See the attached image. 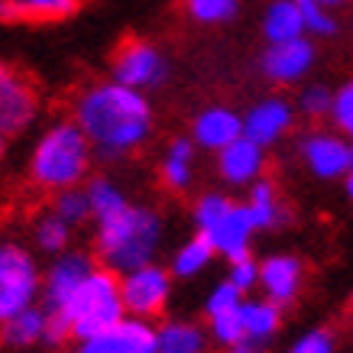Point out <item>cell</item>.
Instances as JSON below:
<instances>
[{
    "instance_id": "obj_40",
    "label": "cell",
    "mask_w": 353,
    "mask_h": 353,
    "mask_svg": "<svg viewBox=\"0 0 353 353\" xmlns=\"http://www.w3.org/2000/svg\"><path fill=\"white\" fill-rule=\"evenodd\" d=\"M343 194H347V198L353 201V172L347 175V179H343Z\"/></svg>"
},
{
    "instance_id": "obj_32",
    "label": "cell",
    "mask_w": 353,
    "mask_h": 353,
    "mask_svg": "<svg viewBox=\"0 0 353 353\" xmlns=\"http://www.w3.org/2000/svg\"><path fill=\"white\" fill-rule=\"evenodd\" d=\"M246 295L240 289H236L230 279H224V282H217L214 289L208 292V299H204V318L211 321V318H217V314H227V311H236L243 308Z\"/></svg>"
},
{
    "instance_id": "obj_22",
    "label": "cell",
    "mask_w": 353,
    "mask_h": 353,
    "mask_svg": "<svg viewBox=\"0 0 353 353\" xmlns=\"http://www.w3.org/2000/svg\"><path fill=\"white\" fill-rule=\"evenodd\" d=\"M240 314H243L246 341L266 347V343L279 334V327H282V314H285V308H279L276 301H269V299H246L243 308H240Z\"/></svg>"
},
{
    "instance_id": "obj_43",
    "label": "cell",
    "mask_w": 353,
    "mask_h": 353,
    "mask_svg": "<svg viewBox=\"0 0 353 353\" xmlns=\"http://www.w3.org/2000/svg\"><path fill=\"white\" fill-rule=\"evenodd\" d=\"M347 139H350V143H353V127H350V130H347Z\"/></svg>"
},
{
    "instance_id": "obj_29",
    "label": "cell",
    "mask_w": 353,
    "mask_h": 353,
    "mask_svg": "<svg viewBox=\"0 0 353 353\" xmlns=\"http://www.w3.org/2000/svg\"><path fill=\"white\" fill-rule=\"evenodd\" d=\"M230 208H234V198H227V194H221V192H204L192 208L194 234H208Z\"/></svg>"
},
{
    "instance_id": "obj_38",
    "label": "cell",
    "mask_w": 353,
    "mask_h": 353,
    "mask_svg": "<svg viewBox=\"0 0 353 353\" xmlns=\"http://www.w3.org/2000/svg\"><path fill=\"white\" fill-rule=\"evenodd\" d=\"M72 341V324H68V318H65L62 311H49V327H46V347H52V350H59V347H65V343Z\"/></svg>"
},
{
    "instance_id": "obj_15",
    "label": "cell",
    "mask_w": 353,
    "mask_h": 353,
    "mask_svg": "<svg viewBox=\"0 0 353 353\" xmlns=\"http://www.w3.org/2000/svg\"><path fill=\"white\" fill-rule=\"evenodd\" d=\"M75 353H156V327L152 321L123 318L117 327L78 343Z\"/></svg>"
},
{
    "instance_id": "obj_30",
    "label": "cell",
    "mask_w": 353,
    "mask_h": 353,
    "mask_svg": "<svg viewBox=\"0 0 353 353\" xmlns=\"http://www.w3.org/2000/svg\"><path fill=\"white\" fill-rule=\"evenodd\" d=\"M185 10L201 26H221L230 23L240 10V0H185Z\"/></svg>"
},
{
    "instance_id": "obj_27",
    "label": "cell",
    "mask_w": 353,
    "mask_h": 353,
    "mask_svg": "<svg viewBox=\"0 0 353 353\" xmlns=\"http://www.w3.org/2000/svg\"><path fill=\"white\" fill-rule=\"evenodd\" d=\"M20 23H52V20H68L81 10L85 0H13Z\"/></svg>"
},
{
    "instance_id": "obj_12",
    "label": "cell",
    "mask_w": 353,
    "mask_h": 353,
    "mask_svg": "<svg viewBox=\"0 0 353 353\" xmlns=\"http://www.w3.org/2000/svg\"><path fill=\"white\" fill-rule=\"evenodd\" d=\"M295 114L299 108L285 94H269L243 114V137L269 150L282 137H289V130L295 127Z\"/></svg>"
},
{
    "instance_id": "obj_1",
    "label": "cell",
    "mask_w": 353,
    "mask_h": 353,
    "mask_svg": "<svg viewBox=\"0 0 353 353\" xmlns=\"http://www.w3.org/2000/svg\"><path fill=\"white\" fill-rule=\"evenodd\" d=\"M72 120L94 146V159L120 162L146 146L156 127L150 97L117 81L88 85L72 104Z\"/></svg>"
},
{
    "instance_id": "obj_39",
    "label": "cell",
    "mask_w": 353,
    "mask_h": 353,
    "mask_svg": "<svg viewBox=\"0 0 353 353\" xmlns=\"http://www.w3.org/2000/svg\"><path fill=\"white\" fill-rule=\"evenodd\" d=\"M227 353H266V347H259V343L243 341V343H236V347H230Z\"/></svg>"
},
{
    "instance_id": "obj_7",
    "label": "cell",
    "mask_w": 353,
    "mask_h": 353,
    "mask_svg": "<svg viewBox=\"0 0 353 353\" xmlns=\"http://www.w3.org/2000/svg\"><path fill=\"white\" fill-rule=\"evenodd\" d=\"M120 295L127 305L130 318L139 321H152L159 318L172 295V272L159 263H150L143 269H133L127 276H120Z\"/></svg>"
},
{
    "instance_id": "obj_35",
    "label": "cell",
    "mask_w": 353,
    "mask_h": 353,
    "mask_svg": "<svg viewBox=\"0 0 353 353\" xmlns=\"http://www.w3.org/2000/svg\"><path fill=\"white\" fill-rule=\"evenodd\" d=\"M285 353H337V341L327 327H311L301 337H295Z\"/></svg>"
},
{
    "instance_id": "obj_18",
    "label": "cell",
    "mask_w": 353,
    "mask_h": 353,
    "mask_svg": "<svg viewBox=\"0 0 353 353\" xmlns=\"http://www.w3.org/2000/svg\"><path fill=\"white\" fill-rule=\"evenodd\" d=\"M194 156H198V146H194L192 137H175L165 146V156L159 162V179L169 192H188L192 188Z\"/></svg>"
},
{
    "instance_id": "obj_34",
    "label": "cell",
    "mask_w": 353,
    "mask_h": 353,
    "mask_svg": "<svg viewBox=\"0 0 353 353\" xmlns=\"http://www.w3.org/2000/svg\"><path fill=\"white\" fill-rule=\"evenodd\" d=\"M295 3H299L308 36H334V32H337V17H334V10L321 7L318 0H295Z\"/></svg>"
},
{
    "instance_id": "obj_8",
    "label": "cell",
    "mask_w": 353,
    "mask_h": 353,
    "mask_svg": "<svg viewBox=\"0 0 353 353\" xmlns=\"http://www.w3.org/2000/svg\"><path fill=\"white\" fill-rule=\"evenodd\" d=\"M39 114V91L17 65L0 62V133L17 137Z\"/></svg>"
},
{
    "instance_id": "obj_2",
    "label": "cell",
    "mask_w": 353,
    "mask_h": 353,
    "mask_svg": "<svg viewBox=\"0 0 353 353\" xmlns=\"http://www.w3.org/2000/svg\"><path fill=\"white\" fill-rule=\"evenodd\" d=\"M162 214L143 204H130L123 214L101 221L94 234V253L101 266H108L117 276H127L133 269H143L156 263V253L162 246Z\"/></svg>"
},
{
    "instance_id": "obj_9",
    "label": "cell",
    "mask_w": 353,
    "mask_h": 353,
    "mask_svg": "<svg viewBox=\"0 0 353 353\" xmlns=\"http://www.w3.org/2000/svg\"><path fill=\"white\" fill-rule=\"evenodd\" d=\"M299 152L308 172L321 182H337V179H347L353 172V143L343 133L311 130L301 137Z\"/></svg>"
},
{
    "instance_id": "obj_16",
    "label": "cell",
    "mask_w": 353,
    "mask_h": 353,
    "mask_svg": "<svg viewBox=\"0 0 353 353\" xmlns=\"http://www.w3.org/2000/svg\"><path fill=\"white\" fill-rule=\"evenodd\" d=\"M253 234H259V230H256V224H253V214H250L246 201H234V208H230L204 236L214 243L217 256H224L227 263H234V259L250 256Z\"/></svg>"
},
{
    "instance_id": "obj_11",
    "label": "cell",
    "mask_w": 353,
    "mask_h": 353,
    "mask_svg": "<svg viewBox=\"0 0 353 353\" xmlns=\"http://www.w3.org/2000/svg\"><path fill=\"white\" fill-rule=\"evenodd\" d=\"M314 62H318V49L311 43V36H301V39H292V43L266 46V52L259 55V72L272 85L292 88L299 85L301 78L311 75Z\"/></svg>"
},
{
    "instance_id": "obj_23",
    "label": "cell",
    "mask_w": 353,
    "mask_h": 353,
    "mask_svg": "<svg viewBox=\"0 0 353 353\" xmlns=\"http://www.w3.org/2000/svg\"><path fill=\"white\" fill-rule=\"evenodd\" d=\"M208 331L194 321H162L156 327V353H204Z\"/></svg>"
},
{
    "instance_id": "obj_42",
    "label": "cell",
    "mask_w": 353,
    "mask_h": 353,
    "mask_svg": "<svg viewBox=\"0 0 353 353\" xmlns=\"http://www.w3.org/2000/svg\"><path fill=\"white\" fill-rule=\"evenodd\" d=\"M3 150H7V137L0 133V159H3Z\"/></svg>"
},
{
    "instance_id": "obj_41",
    "label": "cell",
    "mask_w": 353,
    "mask_h": 353,
    "mask_svg": "<svg viewBox=\"0 0 353 353\" xmlns=\"http://www.w3.org/2000/svg\"><path fill=\"white\" fill-rule=\"evenodd\" d=\"M318 3H321V7H327V10H337V7H343L347 0H318Z\"/></svg>"
},
{
    "instance_id": "obj_19",
    "label": "cell",
    "mask_w": 353,
    "mask_h": 353,
    "mask_svg": "<svg viewBox=\"0 0 353 353\" xmlns=\"http://www.w3.org/2000/svg\"><path fill=\"white\" fill-rule=\"evenodd\" d=\"M263 36H266V46L292 43V39L308 36L299 3L295 0H269L266 13H263Z\"/></svg>"
},
{
    "instance_id": "obj_17",
    "label": "cell",
    "mask_w": 353,
    "mask_h": 353,
    "mask_svg": "<svg viewBox=\"0 0 353 353\" xmlns=\"http://www.w3.org/2000/svg\"><path fill=\"white\" fill-rule=\"evenodd\" d=\"M263 172H266V150L253 139L240 137L227 150L217 152V175L234 188H250L263 179Z\"/></svg>"
},
{
    "instance_id": "obj_13",
    "label": "cell",
    "mask_w": 353,
    "mask_h": 353,
    "mask_svg": "<svg viewBox=\"0 0 353 353\" xmlns=\"http://www.w3.org/2000/svg\"><path fill=\"white\" fill-rule=\"evenodd\" d=\"M305 282V263L292 253H272L259 263V289L279 308H292Z\"/></svg>"
},
{
    "instance_id": "obj_24",
    "label": "cell",
    "mask_w": 353,
    "mask_h": 353,
    "mask_svg": "<svg viewBox=\"0 0 353 353\" xmlns=\"http://www.w3.org/2000/svg\"><path fill=\"white\" fill-rule=\"evenodd\" d=\"M214 256H217L214 243H211L204 234H194V236H188L175 253H172L169 272L175 279H194V276H201L204 269L214 263Z\"/></svg>"
},
{
    "instance_id": "obj_5",
    "label": "cell",
    "mask_w": 353,
    "mask_h": 353,
    "mask_svg": "<svg viewBox=\"0 0 353 353\" xmlns=\"http://www.w3.org/2000/svg\"><path fill=\"white\" fill-rule=\"evenodd\" d=\"M43 292V272L36 256L17 240H0V327L36 305Z\"/></svg>"
},
{
    "instance_id": "obj_20",
    "label": "cell",
    "mask_w": 353,
    "mask_h": 353,
    "mask_svg": "<svg viewBox=\"0 0 353 353\" xmlns=\"http://www.w3.org/2000/svg\"><path fill=\"white\" fill-rule=\"evenodd\" d=\"M46 327H49V311L32 305L0 327V343L7 350H30V347L46 341Z\"/></svg>"
},
{
    "instance_id": "obj_4",
    "label": "cell",
    "mask_w": 353,
    "mask_h": 353,
    "mask_svg": "<svg viewBox=\"0 0 353 353\" xmlns=\"http://www.w3.org/2000/svg\"><path fill=\"white\" fill-rule=\"evenodd\" d=\"M62 314L72 324V341L78 343L117 327L123 318H130L120 295V276L110 272L108 266H97L91 279L75 292V299L62 308Z\"/></svg>"
},
{
    "instance_id": "obj_3",
    "label": "cell",
    "mask_w": 353,
    "mask_h": 353,
    "mask_svg": "<svg viewBox=\"0 0 353 353\" xmlns=\"http://www.w3.org/2000/svg\"><path fill=\"white\" fill-rule=\"evenodd\" d=\"M94 162V146L75 120H55L36 139L30 156V179L43 192H65L88 182Z\"/></svg>"
},
{
    "instance_id": "obj_37",
    "label": "cell",
    "mask_w": 353,
    "mask_h": 353,
    "mask_svg": "<svg viewBox=\"0 0 353 353\" xmlns=\"http://www.w3.org/2000/svg\"><path fill=\"white\" fill-rule=\"evenodd\" d=\"M227 279H230V282H234L243 295H250V292L256 289V285H259V263L253 259V253H250V256H243V259H234V263H230Z\"/></svg>"
},
{
    "instance_id": "obj_33",
    "label": "cell",
    "mask_w": 353,
    "mask_h": 353,
    "mask_svg": "<svg viewBox=\"0 0 353 353\" xmlns=\"http://www.w3.org/2000/svg\"><path fill=\"white\" fill-rule=\"evenodd\" d=\"M208 324H211V341H214L217 347H224V350H230V347L246 341V327H243L240 308L227 311V314H217V318H211Z\"/></svg>"
},
{
    "instance_id": "obj_6",
    "label": "cell",
    "mask_w": 353,
    "mask_h": 353,
    "mask_svg": "<svg viewBox=\"0 0 353 353\" xmlns=\"http://www.w3.org/2000/svg\"><path fill=\"white\" fill-rule=\"evenodd\" d=\"M169 75H172V62L165 59V52L156 43L139 39V36L123 39L117 46L114 59H110V81L133 88V91H143V94L162 88L169 81Z\"/></svg>"
},
{
    "instance_id": "obj_25",
    "label": "cell",
    "mask_w": 353,
    "mask_h": 353,
    "mask_svg": "<svg viewBox=\"0 0 353 353\" xmlns=\"http://www.w3.org/2000/svg\"><path fill=\"white\" fill-rule=\"evenodd\" d=\"M85 192H88V201H91L94 224L110 221V217L123 214V211L130 208V198L123 194V188H120L117 182H110L108 175H94V179H88Z\"/></svg>"
},
{
    "instance_id": "obj_21",
    "label": "cell",
    "mask_w": 353,
    "mask_h": 353,
    "mask_svg": "<svg viewBox=\"0 0 353 353\" xmlns=\"http://www.w3.org/2000/svg\"><path fill=\"white\" fill-rule=\"evenodd\" d=\"M246 208H250V214H253L256 230H279V227L289 221V211H285V204L279 198L276 182H269V179H259V182L250 185Z\"/></svg>"
},
{
    "instance_id": "obj_28",
    "label": "cell",
    "mask_w": 353,
    "mask_h": 353,
    "mask_svg": "<svg viewBox=\"0 0 353 353\" xmlns=\"http://www.w3.org/2000/svg\"><path fill=\"white\" fill-rule=\"evenodd\" d=\"M52 211L62 217L65 224L72 227H81L91 221V201H88V192L85 185H78V188H65V192H55L52 198Z\"/></svg>"
},
{
    "instance_id": "obj_26",
    "label": "cell",
    "mask_w": 353,
    "mask_h": 353,
    "mask_svg": "<svg viewBox=\"0 0 353 353\" xmlns=\"http://www.w3.org/2000/svg\"><path fill=\"white\" fill-rule=\"evenodd\" d=\"M72 230H75V227L65 224L55 211H49V214L36 217V224H32V243L39 246L43 253H49V256H62V253H68Z\"/></svg>"
},
{
    "instance_id": "obj_10",
    "label": "cell",
    "mask_w": 353,
    "mask_h": 353,
    "mask_svg": "<svg viewBox=\"0 0 353 353\" xmlns=\"http://www.w3.org/2000/svg\"><path fill=\"white\" fill-rule=\"evenodd\" d=\"M97 269V259L85 250H68L62 256L52 259V266L43 276V308L62 311L68 301L75 299V292L85 285L91 272Z\"/></svg>"
},
{
    "instance_id": "obj_31",
    "label": "cell",
    "mask_w": 353,
    "mask_h": 353,
    "mask_svg": "<svg viewBox=\"0 0 353 353\" xmlns=\"http://www.w3.org/2000/svg\"><path fill=\"white\" fill-rule=\"evenodd\" d=\"M295 108L311 120H321V117H331V108H334V91L321 81H311V85L301 88L299 101H295Z\"/></svg>"
},
{
    "instance_id": "obj_36",
    "label": "cell",
    "mask_w": 353,
    "mask_h": 353,
    "mask_svg": "<svg viewBox=\"0 0 353 353\" xmlns=\"http://www.w3.org/2000/svg\"><path fill=\"white\" fill-rule=\"evenodd\" d=\"M331 120H334V127L347 137V130L353 127V78H350V81H343V85L334 91Z\"/></svg>"
},
{
    "instance_id": "obj_14",
    "label": "cell",
    "mask_w": 353,
    "mask_h": 353,
    "mask_svg": "<svg viewBox=\"0 0 353 353\" xmlns=\"http://www.w3.org/2000/svg\"><path fill=\"white\" fill-rule=\"evenodd\" d=\"M240 137H243V114H236L227 104H211V108L198 110L192 120V139L198 150L221 152Z\"/></svg>"
}]
</instances>
